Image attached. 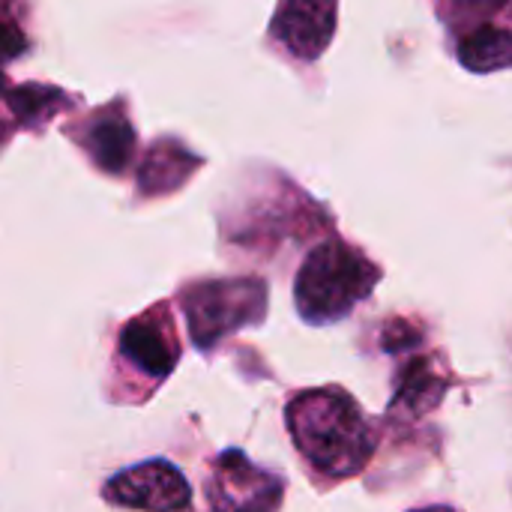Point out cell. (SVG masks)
I'll return each mask as SVG.
<instances>
[{"instance_id": "1", "label": "cell", "mask_w": 512, "mask_h": 512, "mask_svg": "<svg viewBox=\"0 0 512 512\" xmlns=\"http://www.w3.org/2000/svg\"><path fill=\"white\" fill-rule=\"evenodd\" d=\"M288 429L300 453L327 477H351L372 456V432L360 405L330 387L309 390L288 405Z\"/></svg>"}, {"instance_id": "2", "label": "cell", "mask_w": 512, "mask_h": 512, "mask_svg": "<svg viewBox=\"0 0 512 512\" xmlns=\"http://www.w3.org/2000/svg\"><path fill=\"white\" fill-rule=\"evenodd\" d=\"M375 267L342 243L318 246L297 276V309L312 324L348 315L375 285Z\"/></svg>"}, {"instance_id": "3", "label": "cell", "mask_w": 512, "mask_h": 512, "mask_svg": "<svg viewBox=\"0 0 512 512\" xmlns=\"http://www.w3.org/2000/svg\"><path fill=\"white\" fill-rule=\"evenodd\" d=\"M264 312V285L252 279L207 282L186 294L189 333L198 348L216 345L231 330L258 321Z\"/></svg>"}, {"instance_id": "4", "label": "cell", "mask_w": 512, "mask_h": 512, "mask_svg": "<svg viewBox=\"0 0 512 512\" xmlns=\"http://www.w3.org/2000/svg\"><path fill=\"white\" fill-rule=\"evenodd\" d=\"M207 495L216 512H273L282 498V480L228 450L216 459Z\"/></svg>"}, {"instance_id": "5", "label": "cell", "mask_w": 512, "mask_h": 512, "mask_svg": "<svg viewBox=\"0 0 512 512\" xmlns=\"http://www.w3.org/2000/svg\"><path fill=\"white\" fill-rule=\"evenodd\" d=\"M111 504L144 512H180L189 507V483L168 462H147L132 471L117 474L105 486Z\"/></svg>"}, {"instance_id": "6", "label": "cell", "mask_w": 512, "mask_h": 512, "mask_svg": "<svg viewBox=\"0 0 512 512\" xmlns=\"http://www.w3.org/2000/svg\"><path fill=\"white\" fill-rule=\"evenodd\" d=\"M276 36L300 57H318L336 30V0H282Z\"/></svg>"}, {"instance_id": "7", "label": "cell", "mask_w": 512, "mask_h": 512, "mask_svg": "<svg viewBox=\"0 0 512 512\" xmlns=\"http://www.w3.org/2000/svg\"><path fill=\"white\" fill-rule=\"evenodd\" d=\"M120 351L135 369H141L150 378H165L180 357L168 318L162 321L156 315L135 318L132 324H126L120 333Z\"/></svg>"}, {"instance_id": "8", "label": "cell", "mask_w": 512, "mask_h": 512, "mask_svg": "<svg viewBox=\"0 0 512 512\" xmlns=\"http://www.w3.org/2000/svg\"><path fill=\"white\" fill-rule=\"evenodd\" d=\"M87 150L93 156V162L105 171H123L132 162L135 153V132L129 126V120L123 114L102 111L87 132Z\"/></svg>"}, {"instance_id": "9", "label": "cell", "mask_w": 512, "mask_h": 512, "mask_svg": "<svg viewBox=\"0 0 512 512\" xmlns=\"http://www.w3.org/2000/svg\"><path fill=\"white\" fill-rule=\"evenodd\" d=\"M444 390H447V381L438 375L435 363L420 357L402 372L399 387H396V402L390 411L399 417H420L441 402Z\"/></svg>"}, {"instance_id": "10", "label": "cell", "mask_w": 512, "mask_h": 512, "mask_svg": "<svg viewBox=\"0 0 512 512\" xmlns=\"http://www.w3.org/2000/svg\"><path fill=\"white\" fill-rule=\"evenodd\" d=\"M459 57L471 72L507 69V66H512V30L492 27V24L477 27L471 36H465Z\"/></svg>"}, {"instance_id": "11", "label": "cell", "mask_w": 512, "mask_h": 512, "mask_svg": "<svg viewBox=\"0 0 512 512\" xmlns=\"http://www.w3.org/2000/svg\"><path fill=\"white\" fill-rule=\"evenodd\" d=\"M192 159L174 147V144H159L156 150H150L144 168H141V189L144 192H165V189H174L183 183V177L192 171L189 168Z\"/></svg>"}, {"instance_id": "12", "label": "cell", "mask_w": 512, "mask_h": 512, "mask_svg": "<svg viewBox=\"0 0 512 512\" xmlns=\"http://www.w3.org/2000/svg\"><path fill=\"white\" fill-rule=\"evenodd\" d=\"M60 105V90L42 87V84H27L9 96V108L18 114V120H42Z\"/></svg>"}, {"instance_id": "13", "label": "cell", "mask_w": 512, "mask_h": 512, "mask_svg": "<svg viewBox=\"0 0 512 512\" xmlns=\"http://www.w3.org/2000/svg\"><path fill=\"white\" fill-rule=\"evenodd\" d=\"M21 51H24V36H21V30L0 18V57H15V54H21Z\"/></svg>"}, {"instance_id": "14", "label": "cell", "mask_w": 512, "mask_h": 512, "mask_svg": "<svg viewBox=\"0 0 512 512\" xmlns=\"http://www.w3.org/2000/svg\"><path fill=\"white\" fill-rule=\"evenodd\" d=\"M459 6H465V12H495L504 6V0H456Z\"/></svg>"}, {"instance_id": "15", "label": "cell", "mask_w": 512, "mask_h": 512, "mask_svg": "<svg viewBox=\"0 0 512 512\" xmlns=\"http://www.w3.org/2000/svg\"><path fill=\"white\" fill-rule=\"evenodd\" d=\"M420 512H453V510H441V507H429V510H420Z\"/></svg>"}, {"instance_id": "16", "label": "cell", "mask_w": 512, "mask_h": 512, "mask_svg": "<svg viewBox=\"0 0 512 512\" xmlns=\"http://www.w3.org/2000/svg\"><path fill=\"white\" fill-rule=\"evenodd\" d=\"M3 87H6V75L0 72V90H3Z\"/></svg>"}, {"instance_id": "17", "label": "cell", "mask_w": 512, "mask_h": 512, "mask_svg": "<svg viewBox=\"0 0 512 512\" xmlns=\"http://www.w3.org/2000/svg\"><path fill=\"white\" fill-rule=\"evenodd\" d=\"M3 135H6V129H3V126H0V141H3Z\"/></svg>"}]
</instances>
